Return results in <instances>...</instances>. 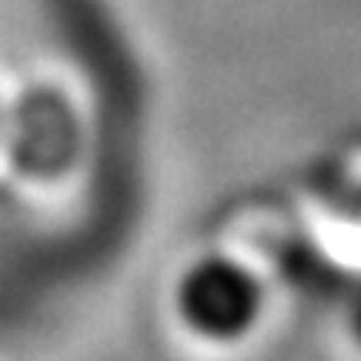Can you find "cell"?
Here are the masks:
<instances>
[{
    "label": "cell",
    "mask_w": 361,
    "mask_h": 361,
    "mask_svg": "<svg viewBox=\"0 0 361 361\" xmlns=\"http://www.w3.org/2000/svg\"><path fill=\"white\" fill-rule=\"evenodd\" d=\"M178 308L204 338H238L258 318V278L231 258H204L180 278Z\"/></svg>",
    "instance_id": "1"
}]
</instances>
